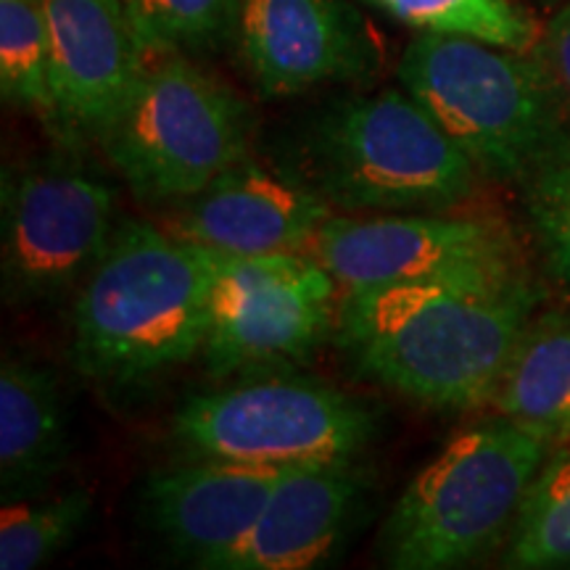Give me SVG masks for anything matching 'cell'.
<instances>
[{"instance_id":"6da1fadb","label":"cell","mask_w":570,"mask_h":570,"mask_svg":"<svg viewBox=\"0 0 570 570\" xmlns=\"http://www.w3.org/2000/svg\"><path fill=\"white\" fill-rule=\"evenodd\" d=\"M541 291L502 283H399L346 291L333 338L356 373L433 410L491 404Z\"/></svg>"},{"instance_id":"7a4b0ae2","label":"cell","mask_w":570,"mask_h":570,"mask_svg":"<svg viewBox=\"0 0 570 570\" xmlns=\"http://www.w3.org/2000/svg\"><path fill=\"white\" fill-rule=\"evenodd\" d=\"M214 252L148 223L117 227L71 309V362L111 386L183 365L209 331Z\"/></svg>"},{"instance_id":"3957f363","label":"cell","mask_w":570,"mask_h":570,"mask_svg":"<svg viewBox=\"0 0 570 570\" xmlns=\"http://www.w3.org/2000/svg\"><path fill=\"white\" fill-rule=\"evenodd\" d=\"M396 77L483 177L523 188L570 156V117L533 53L417 32Z\"/></svg>"},{"instance_id":"277c9868","label":"cell","mask_w":570,"mask_h":570,"mask_svg":"<svg viewBox=\"0 0 570 570\" xmlns=\"http://www.w3.org/2000/svg\"><path fill=\"white\" fill-rule=\"evenodd\" d=\"M336 214L452 212L479 169L404 88L331 104L302 138L296 169Z\"/></svg>"},{"instance_id":"5b68a950","label":"cell","mask_w":570,"mask_h":570,"mask_svg":"<svg viewBox=\"0 0 570 570\" xmlns=\"http://www.w3.org/2000/svg\"><path fill=\"white\" fill-rule=\"evenodd\" d=\"M550 441L510 417L468 428L420 470L381 531L394 570H452L487 558L510 537Z\"/></svg>"},{"instance_id":"8992f818","label":"cell","mask_w":570,"mask_h":570,"mask_svg":"<svg viewBox=\"0 0 570 570\" xmlns=\"http://www.w3.org/2000/svg\"><path fill=\"white\" fill-rule=\"evenodd\" d=\"M252 135V109L230 85L180 51H151L101 146L142 202L183 204L246 159Z\"/></svg>"},{"instance_id":"52a82bcc","label":"cell","mask_w":570,"mask_h":570,"mask_svg":"<svg viewBox=\"0 0 570 570\" xmlns=\"http://www.w3.org/2000/svg\"><path fill=\"white\" fill-rule=\"evenodd\" d=\"M377 433L360 399L309 375H252L190 396L173 417L185 458L296 468L354 460Z\"/></svg>"},{"instance_id":"ba28073f","label":"cell","mask_w":570,"mask_h":570,"mask_svg":"<svg viewBox=\"0 0 570 570\" xmlns=\"http://www.w3.org/2000/svg\"><path fill=\"white\" fill-rule=\"evenodd\" d=\"M338 281L306 252H214L204 360L212 375L304 360L336 327Z\"/></svg>"},{"instance_id":"9c48e42d","label":"cell","mask_w":570,"mask_h":570,"mask_svg":"<svg viewBox=\"0 0 570 570\" xmlns=\"http://www.w3.org/2000/svg\"><path fill=\"white\" fill-rule=\"evenodd\" d=\"M306 254L344 291L399 283H502L525 275L508 227L449 212L331 214Z\"/></svg>"},{"instance_id":"30bf717a","label":"cell","mask_w":570,"mask_h":570,"mask_svg":"<svg viewBox=\"0 0 570 570\" xmlns=\"http://www.w3.org/2000/svg\"><path fill=\"white\" fill-rule=\"evenodd\" d=\"M0 202L6 304H42L69 294L117 230L111 185L67 159L6 169Z\"/></svg>"},{"instance_id":"8fae6325","label":"cell","mask_w":570,"mask_h":570,"mask_svg":"<svg viewBox=\"0 0 570 570\" xmlns=\"http://www.w3.org/2000/svg\"><path fill=\"white\" fill-rule=\"evenodd\" d=\"M46 13L56 135L101 142L138 88L148 51L125 0H40Z\"/></svg>"},{"instance_id":"7c38bea8","label":"cell","mask_w":570,"mask_h":570,"mask_svg":"<svg viewBox=\"0 0 570 570\" xmlns=\"http://www.w3.org/2000/svg\"><path fill=\"white\" fill-rule=\"evenodd\" d=\"M235 40L269 98L362 80L381 59L373 30L348 0H240Z\"/></svg>"},{"instance_id":"4fadbf2b","label":"cell","mask_w":570,"mask_h":570,"mask_svg":"<svg viewBox=\"0 0 570 570\" xmlns=\"http://www.w3.org/2000/svg\"><path fill=\"white\" fill-rule=\"evenodd\" d=\"M331 214L296 169L246 156L183 202L173 233L223 254L306 252Z\"/></svg>"},{"instance_id":"5bb4252c","label":"cell","mask_w":570,"mask_h":570,"mask_svg":"<svg viewBox=\"0 0 570 570\" xmlns=\"http://www.w3.org/2000/svg\"><path fill=\"white\" fill-rule=\"evenodd\" d=\"M283 470L185 458L148 475L142 518L175 560L212 570L252 531Z\"/></svg>"},{"instance_id":"9a60e30c","label":"cell","mask_w":570,"mask_h":570,"mask_svg":"<svg viewBox=\"0 0 570 570\" xmlns=\"http://www.w3.org/2000/svg\"><path fill=\"white\" fill-rule=\"evenodd\" d=\"M367 481L354 460L285 468L265 508L212 570H312L336 558L348 539Z\"/></svg>"},{"instance_id":"2e32d148","label":"cell","mask_w":570,"mask_h":570,"mask_svg":"<svg viewBox=\"0 0 570 570\" xmlns=\"http://www.w3.org/2000/svg\"><path fill=\"white\" fill-rule=\"evenodd\" d=\"M69 431L53 370L21 354L0 365V494H46L67 468Z\"/></svg>"},{"instance_id":"e0dca14e","label":"cell","mask_w":570,"mask_h":570,"mask_svg":"<svg viewBox=\"0 0 570 570\" xmlns=\"http://www.w3.org/2000/svg\"><path fill=\"white\" fill-rule=\"evenodd\" d=\"M491 404L552 446L570 441V309L531 320Z\"/></svg>"},{"instance_id":"ac0fdd59","label":"cell","mask_w":570,"mask_h":570,"mask_svg":"<svg viewBox=\"0 0 570 570\" xmlns=\"http://www.w3.org/2000/svg\"><path fill=\"white\" fill-rule=\"evenodd\" d=\"M502 566L570 568V452L547 460L531 481L512 523Z\"/></svg>"},{"instance_id":"d6986e66","label":"cell","mask_w":570,"mask_h":570,"mask_svg":"<svg viewBox=\"0 0 570 570\" xmlns=\"http://www.w3.org/2000/svg\"><path fill=\"white\" fill-rule=\"evenodd\" d=\"M85 491L35 494L3 502L0 512V570H35L67 550L90 515Z\"/></svg>"},{"instance_id":"ffe728a7","label":"cell","mask_w":570,"mask_h":570,"mask_svg":"<svg viewBox=\"0 0 570 570\" xmlns=\"http://www.w3.org/2000/svg\"><path fill=\"white\" fill-rule=\"evenodd\" d=\"M0 92L56 132L46 13L40 0H0Z\"/></svg>"},{"instance_id":"44dd1931","label":"cell","mask_w":570,"mask_h":570,"mask_svg":"<svg viewBox=\"0 0 570 570\" xmlns=\"http://www.w3.org/2000/svg\"><path fill=\"white\" fill-rule=\"evenodd\" d=\"M417 32L462 35L531 53L541 27L512 0H377Z\"/></svg>"},{"instance_id":"7402d4cb","label":"cell","mask_w":570,"mask_h":570,"mask_svg":"<svg viewBox=\"0 0 570 570\" xmlns=\"http://www.w3.org/2000/svg\"><path fill=\"white\" fill-rule=\"evenodd\" d=\"M240 0H125L146 51H214L235 38Z\"/></svg>"},{"instance_id":"603a6c76","label":"cell","mask_w":570,"mask_h":570,"mask_svg":"<svg viewBox=\"0 0 570 570\" xmlns=\"http://www.w3.org/2000/svg\"><path fill=\"white\" fill-rule=\"evenodd\" d=\"M520 190L547 269L570 285V156L531 177Z\"/></svg>"},{"instance_id":"cb8c5ba5","label":"cell","mask_w":570,"mask_h":570,"mask_svg":"<svg viewBox=\"0 0 570 570\" xmlns=\"http://www.w3.org/2000/svg\"><path fill=\"white\" fill-rule=\"evenodd\" d=\"M533 56L550 77L558 92L562 109L570 117V0L552 13L550 21L541 27V35L533 46Z\"/></svg>"}]
</instances>
